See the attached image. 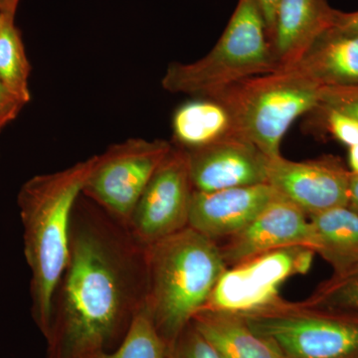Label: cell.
Returning <instances> with one entry per match:
<instances>
[{"instance_id": "cell-1", "label": "cell", "mask_w": 358, "mask_h": 358, "mask_svg": "<svg viewBox=\"0 0 358 358\" xmlns=\"http://www.w3.org/2000/svg\"><path fill=\"white\" fill-rule=\"evenodd\" d=\"M147 294V246L82 193L73 209L67 265L52 300L47 357L87 358L115 350Z\"/></svg>"}, {"instance_id": "cell-2", "label": "cell", "mask_w": 358, "mask_h": 358, "mask_svg": "<svg viewBox=\"0 0 358 358\" xmlns=\"http://www.w3.org/2000/svg\"><path fill=\"white\" fill-rule=\"evenodd\" d=\"M96 157L62 171L33 176L17 196L26 262L31 273L33 320L44 338L50 329L52 300L69 256L73 209Z\"/></svg>"}, {"instance_id": "cell-3", "label": "cell", "mask_w": 358, "mask_h": 358, "mask_svg": "<svg viewBox=\"0 0 358 358\" xmlns=\"http://www.w3.org/2000/svg\"><path fill=\"white\" fill-rule=\"evenodd\" d=\"M147 262L145 308L169 348L206 306L228 267L217 242L190 227L148 245Z\"/></svg>"}, {"instance_id": "cell-4", "label": "cell", "mask_w": 358, "mask_h": 358, "mask_svg": "<svg viewBox=\"0 0 358 358\" xmlns=\"http://www.w3.org/2000/svg\"><path fill=\"white\" fill-rule=\"evenodd\" d=\"M279 69L267 24L255 0H238L217 43L192 63H171L162 77L169 93L213 96L248 78Z\"/></svg>"}, {"instance_id": "cell-5", "label": "cell", "mask_w": 358, "mask_h": 358, "mask_svg": "<svg viewBox=\"0 0 358 358\" xmlns=\"http://www.w3.org/2000/svg\"><path fill=\"white\" fill-rule=\"evenodd\" d=\"M320 87L294 68L245 79L217 95L234 119L238 133L268 159L281 155L282 138L300 115L320 105Z\"/></svg>"}, {"instance_id": "cell-6", "label": "cell", "mask_w": 358, "mask_h": 358, "mask_svg": "<svg viewBox=\"0 0 358 358\" xmlns=\"http://www.w3.org/2000/svg\"><path fill=\"white\" fill-rule=\"evenodd\" d=\"M240 315L288 358H358V313L278 296Z\"/></svg>"}, {"instance_id": "cell-7", "label": "cell", "mask_w": 358, "mask_h": 358, "mask_svg": "<svg viewBox=\"0 0 358 358\" xmlns=\"http://www.w3.org/2000/svg\"><path fill=\"white\" fill-rule=\"evenodd\" d=\"M173 145L166 141L129 138L101 155L87 179L83 194L128 225L138 199Z\"/></svg>"}, {"instance_id": "cell-8", "label": "cell", "mask_w": 358, "mask_h": 358, "mask_svg": "<svg viewBox=\"0 0 358 358\" xmlns=\"http://www.w3.org/2000/svg\"><path fill=\"white\" fill-rule=\"evenodd\" d=\"M315 254L306 247H289L228 268L204 308L243 315L262 307L279 296L286 280L308 272Z\"/></svg>"}, {"instance_id": "cell-9", "label": "cell", "mask_w": 358, "mask_h": 358, "mask_svg": "<svg viewBox=\"0 0 358 358\" xmlns=\"http://www.w3.org/2000/svg\"><path fill=\"white\" fill-rule=\"evenodd\" d=\"M193 190L187 154L173 145L134 207L128 223L134 237L148 246L188 227Z\"/></svg>"}, {"instance_id": "cell-10", "label": "cell", "mask_w": 358, "mask_h": 358, "mask_svg": "<svg viewBox=\"0 0 358 358\" xmlns=\"http://www.w3.org/2000/svg\"><path fill=\"white\" fill-rule=\"evenodd\" d=\"M352 173L333 155L293 162L279 155L268 159V183L310 217L348 206Z\"/></svg>"}, {"instance_id": "cell-11", "label": "cell", "mask_w": 358, "mask_h": 358, "mask_svg": "<svg viewBox=\"0 0 358 358\" xmlns=\"http://www.w3.org/2000/svg\"><path fill=\"white\" fill-rule=\"evenodd\" d=\"M217 244L231 268L275 250L300 246L315 251V237L307 214L278 194L244 229Z\"/></svg>"}, {"instance_id": "cell-12", "label": "cell", "mask_w": 358, "mask_h": 358, "mask_svg": "<svg viewBox=\"0 0 358 358\" xmlns=\"http://www.w3.org/2000/svg\"><path fill=\"white\" fill-rule=\"evenodd\" d=\"M186 154L190 180L196 192H217L268 183V157L242 136Z\"/></svg>"}, {"instance_id": "cell-13", "label": "cell", "mask_w": 358, "mask_h": 358, "mask_svg": "<svg viewBox=\"0 0 358 358\" xmlns=\"http://www.w3.org/2000/svg\"><path fill=\"white\" fill-rule=\"evenodd\" d=\"M278 194L268 183L217 192L193 190L188 227L220 241L244 229Z\"/></svg>"}, {"instance_id": "cell-14", "label": "cell", "mask_w": 358, "mask_h": 358, "mask_svg": "<svg viewBox=\"0 0 358 358\" xmlns=\"http://www.w3.org/2000/svg\"><path fill=\"white\" fill-rule=\"evenodd\" d=\"M336 11L327 0H279L270 33L279 69L296 64L317 39L331 29Z\"/></svg>"}, {"instance_id": "cell-15", "label": "cell", "mask_w": 358, "mask_h": 358, "mask_svg": "<svg viewBox=\"0 0 358 358\" xmlns=\"http://www.w3.org/2000/svg\"><path fill=\"white\" fill-rule=\"evenodd\" d=\"M171 129V143L185 152L241 136L227 107L208 96H195L179 106L173 113Z\"/></svg>"}, {"instance_id": "cell-16", "label": "cell", "mask_w": 358, "mask_h": 358, "mask_svg": "<svg viewBox=\"0 0 358 358\" xmlns=\"http://www.w3.org/2000/svg\"><path fill=\"white\" fill-rule=\"evenodd\" d=\"M292 67L320 88L358 85V35L327 30Z\"/></svg>"}, {"instance_id": "cell-17", "label": "cell", "mask_w": 358, "mask_h": 358, "mask_svg": "<svg viewBox=\"0 0 358 358\" xmlns=\"http://www.w3.org/2000/svg\"><path fill=\"white\" fill-rule=\"evenodd\" d=\"M192 322L222 358H288L237 313L204 308Z\"/></svg>"}, {"instance_id": "cell-18", "label": "cell", "mask_w": 358, "mask_h": 358, "mask_svg": "<svg viewBox=\"0 0 358 358\" xmlns=\"http://www.w3.org/2000/svg\"><path fill=\"white\" fill-rule=\"evenodd\" d=\"M319 254L334 271L358 262V213L348 206L310 216Z\"/></svg>"}, {"instance_id": "cell-19", "label": "cell", "mask_w": 358, "mask_h": 358, "mask_svg": "<svg viewBox=\"0 0 358 358\" xmlns=\"http://www.w3.org/2000/svg\"><path fill=\"white\" fill-rule=\"evenodd\" d=\"M15 18L4 16L0 22V81L21 103L31 100L29 77L31 66Z\"/></svg>"}, {"instance_id": "cell-20", "label": "cell", "mask_w": 358, "mask_h": 358, "mask_svg": "<svg viewBox=\"0 0 358 358\" xmlns=\"http://www.w3.org/2000/svg\"><path fill=\"white\" fill-rule=\"evenodd\" d=\"M167 352L169 346L157 333L145 305L121 345L87 358H166Z\"/></svg>"}, {"instance_id": "cell-21", "label": "cell", "mask_w": 358, "mask_h": 358, "mask_svg": "<svg viewBox=\"0 0 358 358\" xmlns=\"http://www.w3.org/2000/svg\"><path fill=\"white\" fill-rule=\"evenodd\" d=\"M305 301L320 307L358 313V262L334 271Z\"/></svg>"}, {"instance_id": "cell-22", "label": "cell", "mask_w": 358, "mask_h": 358, "mask_svg": "<svg viewBox=\"0 0 358 358\" xmlns=\"http://www.w3.org/2000/svg\"><path fill=\"white\" fill-rule=\"evenodd\" d=\"M166 358H222L190 322L169 346Z\"/></svg>"}, {"instance_id": "cell-23", "label": "cell", "mask_w": 358, "mask_h": 358, "mask_svg": "<svg viewBox=\"0 0 358 358\" xmlns=\"http://www.w3.org/2000/svg\"><path fill=\"white\" fill-rule=\"evenodd\" d=\"M322 110L324 127L331 136L339 143L348 148L358 145V121L352 115L339 112L331 108L319 105Z\"/></svg>"}, {"instance_id": "cell-24", "label": "cell", "mask_w": 358, "mask_h": 358, "mask_svg": "<svg viewBox=\"0 0 358 358\" xmlns=\"http://www.w3.org/2000/svg\"><path fill=\"white\" fill-rule=\"evenodd\" d=\"M320 105L345 113L358 121V85L320 89Z\"/></svg>"}, {"instance_id": "cell-25", "label": "cell", "mask_w": 358, "mask_h": 358, "mask_svg": "<svg viewBox=\"0 0 358 358\" xmlns=\"http://www.w3.org/2000/svg\"><path fill=\"white\" fill-rule=\"evenodd\" d=\"M24 106L0 81V133L18 117Z\"/></svg>"}, {"instance_id": "cell-26", "label": "cell", "mask_w": 358, "mask_h": 358, "mask_svg": "<svg viewBox=\"0 0 358 358\" xmlns=\"http://www.w3.org/2000/svg\"><path fill=\"white\" fill-rule=\"evenodd\" d=\"M331 30L345 34L358 35V11L346 13L336 10Z\"/></svg>"}, {"instance_id": "cell-27", "label": "cell", "mask_w": 358, "mask_h": 358, "mask_svg": "<svg viewBox=\"0 0 358 358\" xmlns=\"http://www.w3.org/2000/svg\"><path fill=\"white\" fill-rule=\"evenodd\" d=\"M255 1L263 14L264 20L267 24L268 35H270L273 24H274L275 9H277L279 0H255Z\"/></svg>"}, {"instance_id": "cell-28", "label": "cell", "mask_w": 358, "mask_h": 358, "mask_svg": "<svg viewBox=\"0 0 358 358\" xmlns=\"http://www.w3.org/2000/svg\"><path fill=\"white\" fill-rule=\"evenodd\" d=\"M348 207L358 213V176L355 174H352V180H350Z\"/></svg>"}, {"instance_id": "cell-29", "label": "cell", "mask_w": 358, "mask_h": 358, "mask_svg": "<svg viewBox=\"0 0 358 358\" xmlns=\"http://www.w3.org/2000/svg\"><path fill=\"white\" fill-rule=\"evenodd\" d=\"M20 0H0V11L4 16L15 18Z\"/></svg>"}, {"instance_id": "cell-30", "label": "cell", "mask_w": 358, "mask_h": 358, "mask_svg": "<svg viewBox=\"0 0 358 358\" xmlns=\"http://www.w3.org/2000/svg\"><path fill=\"white\" fill-rule=\"evenodd\" d=\"M348 166L350 173L358 176V145L348 148Z\"/></svg>"}, {"instance_id": "cell-31", "label": "cell", "mask_w": 358, "mask_h": 358, "mask_svg": "<svg viewBox=\"0 0 358 358\" xmlns=\"http://www.w3.org/2000/svg\"><path fill=\"white\" fill-rule=\"evenodd\" d=\"M2 18H3V14L0 11V22H1Z\"/></svg>"}]
</instances>
